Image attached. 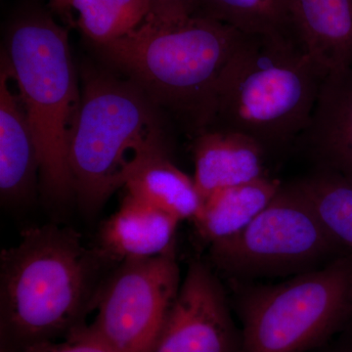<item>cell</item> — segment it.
Instances as JSON below:
<instances>
[{
  "instance_id": "cell-15",
  "label": "cell",
  "mask_w": 352,
  "mask_h": 352,
  "mask_svg": "<svg viewBox=\"0 0 352 352\" xmlns=\"http://www.w3.org/2000/svg\"><path fill=\"white\" fill-rule=\"evenodd\" d=\"M126 194L176 219L192 220L200 212L201 197L195 182L171 161L168 146L146 153L127 177Z\"/></svg>"
},
{
  "instance_id": "cell-11",
  "label": "cell",
  "mask_w": 352,
  "mask_h": 352,
  "mask_svg": "<svg viewBox=\"0 0 352 352\" xmlns=\"http://www.w3.org/2000/svg\"><path fill=\"white\" fill-rule=\"evenodd\" d=\"M1 60L0 74V194L4 204L29 201L39 182L38 146L19 94Z\"/></svg>"
},
{
  "instance_id": "cell-9",
  "label": "cell",
  "mask_w": 352,
  "mask_h": 352,
  "mask_svg": "<svg viewBox=\"0 0 352 352\" xmlns=\"http://www.w3.org/2000/svg\"><path fill=\"white\" fill-rule=\"evenodd\" d=\"M214 268L190 264L151 352H240L241 331Z\"/></svg>"
},
{
  "instance_id": "cell-10",
  "label": "cell",
  "mask_w": 352,
  "mask_h": 352,
  "mask_svg": "<svg viewBox=\"0 0 352 352\" xmlns=\"http://www.w3.org/2000/svg\"><path fill=\"white\" fill-rule=\"evenodd\" d=\"M296 145L314 161V168L352 182V67L326 76L309 126Z\"/></svg>"
},
{
  "instance_id": "cell-16",
  "label": "cell",
  "mask_w": 352,
  "mask_h": 352,
  "mask_svg": "<svg viewBox=\"0 0 352 352\" xmlns=\"http://www.w3.org/2000/svg\"><path fill=\"white\" fill-rule=\"evenodd\" d=\"M281 186L266 175L210 194L193 220L197 234L208 247L235 235L263 212Z\"/></svg>"
},
{
  "instance_id": "cell-8",
  "label": "cell",
  "mask_w": 352,
  "mask_h": 352,
  "mask_svg": "<svg viewBox=\"0 0 352 352\" xmlns=\"http://www.w3.org/2000/svg\"><path fill=\"white\" fill-rule=\"evenodd\" d=\"M182 282L175 249L118 263L95 296L94 320L82 329L116 352H151Z\"/></svg>"
},
{
  "instance_id": "cell-23",
  "label": "cell",
  "mask_w": 352,
  "mask_h": 352,
  "mask_svg": "<svg viewBox=\"0 0 352 352\" xmlns=\"http://www.w3.org/2000/svg\"><path fill=\"white\" fill-rule=\"evenodd\" d=\"M328 352H352V344L349 346L342 347V349H338Z\"/></svg>"
},
{
  "instance_id": "cell-1",
  "label": "cell",
  "mask_w": 352,
  "mask_h": 352,
  "mask_svg": "<svg viewBox=\"0 0 352 352\" xmlns=\"http://www.w3.org/2000/svg\"><path fill=\"white\" fill-rule=\"evenodd\" d=\"M106 263L69 227L23 231L20 242L0 256V352L64 340L87 325Z\"/></svg>"
},
{
  "instance_id": "cell-22",
  "label": "cell",
  "mask_w": 352,
  "mask_h": 352,
  "mask_svg": "<svg viewBox=\"0 0 352 352\" xmlns=\"http://www.w3.org/2000/svg\"><path fill=\"white\" fill-rule=\"evenodd\" d=\"M72 0H52V6L58 10H67L71 8Z\"/></svg>"
},
{
  "instance_id": "cell-7",
  "label": "cell",
  "mask_w": 352,
  "mask_h": 352,
  "mask_svg": "<svg viewBox=\"0 0 352 352\" xmlns=\"http://www.w3.org/2000/svg\"><path fill=\"white\" fill-rule=\"evenodd\" d=\"M208 250V264L229 282L296 276L347 254L294 182L282 184L244 229Z\"/></svg>"
},
{
  "instance_id": "cell-6",
  "label": "cell",
  "mask_w": 352,
  "mask_h": 352,
  "mask_svg": "<svg viewBox=\"0 0 352 352\" xmlns=\"http://www.w3.org/2000/svg\"><path fill=\"white\" fill-rule=\"evenodd\" d=\"M240 352H309L352 315V256L279 284L230 282Z\"/></svg>"
},
{
  "instance_id": "cell-4",
  "label": "cell",
  "mask_w": 352,
  "mask_h": 352,
  "mask_svg": "<svg viewBox=\"0 0 352 352\" xmlns=\"http://www.w3.org/2000/svg\"><path fill=\"white\" fill-rule=\"evenodd\" d=\"M163 113L119 74L88 72L69 143L74 196L83 212H98L146 153L168 146Z\"/></svg>"
},
{
  "instance_id": "cell-20",
  "label": "cell",
  "mask_w": 352,
  "mask_h": 352,
  "mask_svg": "<svg viewBox=\"0 0 352 352\" xmlns=\"http://www.w3.org/2000/svg\"><path fill=\"white\" fill-rule=\"evenodd\" d=\"M22 352H116L105 344L78 329L61 342H46Z\"/></svg>"
},
{
  "instance_id": "cell-5",
  "label": "cell",
  "mask_w": 352,
  "mask_h": 352,
  "mask_svg": "<svg viewBox=\"0 0 352 352\" xmlns=\"http://www.w3.org/2000/svg\"><path fill=\"white\" fill-rule=\"evenodd\" d=\"M2 60L38 146L41 193L50 205H66L75 199L69 143L80 101L68 32L45 11L23 14L9 28Z\"/></svg>"
},
{
  "instance_id": "cell-19",
  "label": "cell",
  "mask_w": 352,
  "mask_h": 352,
  "mask_svg": "<svg viewBox=\"0 0 352 352\" xmlns=\"http://www.w3.org/2000/svg\"><path fill=\"white\" fill-rule=\"evenodd\" d=\"M78 24L96 46L124 38L144 22L151 0H72Z\"/></svg>"
},
{
  "instance_id": "cell-17",
  "label": "cell",
  "mask_w": 352,
  "mask_h": 352,
  "mask_svg": "<svg viewBox=\"0 0 352 352\" xmlns=\"http://www.w3.org/2000/svg\"><path fill=\"white\" fill-rule=\"evenodd\" d=\"M294 183L329 235L352 256V182L339 173L314 168Z\"/></svg>"
},
{
  "instance_id": "cell-12",
  "label": "cell",
  "mask_w": 352,
  "mask_h": 352,
  "mask_svg": "<svg viewBox=\"0 0 352 352\" xmlns=\"http://www.w3.org/2000/svg\"><path fill=\"white\" fill-rule=\"evenodd\" d=\"M194 140L193 179L203 201L219 190L267 175V152L247 134L210 127L196 135Z\"/></svg>"
},
{
  "instance_id": "cell-3",
  "label": "cell",
  "mask_w": 352,
  "mask_h": 352,
  "mask_svg": "<svg viewBox=\"0 0 352 352\" xmlns=\"http://www.w3.org/2000/svg\"><path fill=\"white\" fill-rule=\"evenodd\" d=\"M326 76L295 34H245L220 78L210 127L247 134L268 155L286 151L309 126Z\"/></svg>"
},
{
  "instance_id": "cell-18",
  "label": "cell",
  "mask_w": 352,
  "mask_h": 352,
  "mask_svg": "<svg viewBox=\"0 0 352 352\" xmlns=\"http://www.w3.org/2000/svg\"><path fill=\"white\" fill-rule=\"evenodd\" d=\"M200 15L248 36L295 34L291 0H201Z\"/></svg>"
},
{
  "instance_id": "cell-13",
  "label": "cell",
  "mask_w": 352,
  "mask_h": 352,
  "mask_svg": "<svg viewBox=\"0 0 352 352\" xmlns=\"http://www.w3.org/2000/svg\"><path fill=\"white\" fill-rule=\"evenodd\" d=\"M180 220L129 194L101 226L98 251L108 263L153 258L175 249Z\"/></svg>"
},
{
  "instance_id": "cell-21",
  "label": "cell",
  "mask_w": 352,
  "mask_h": 352,
  "mask_svg": "<svg viewBox=\"0 0 352 352\" xmlns=\"http://www.w3.org/2000/svg\"><path fill=\"white\" fill-rule=\"evenodd\" d=\"M201 0H151L148 19L175 23L200 16Z\"/></svg>"
},
{
  "instance_id": "cell-14",
  "label": "cell",
  "mask_w": 352,
  "mask_h": 352,
  "mask_svg": "<svg viewBox=\"0 0 352 352\" xmlns=\"http://www.w3.org/2000/svg\"><path fill=\"white\" fill-rule=\"evenodd\" d=\"M294 32L326 76L352 67V0H291Z\"/></svg>"
},
{
  "instance_id": "cell-2",
  "label": "cell",
  "mask_w": 352,
  "mask_h": 352,
  "mask_svg": "<svg viewBox=\"0 0 352 352\" xmlns=\"http://www.w3.org/2000/svg\"><path fill=\"white\" fill-rule=\"evenodd\" d=\"M244 36L206 16L175 23L146 18L97 48L110 68L196 136L214 122L220 78Z\"/></svg>"
}]
</instances>
